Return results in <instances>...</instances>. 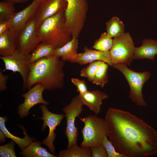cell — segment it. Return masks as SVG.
Instances as JSON below:
<instances>
[{"label":"cell","instance_id":"cell-1","mask_svg":"<svg viewBox=\"0 0 157 157\" xmlns=\"http://www.w3.org/2000/svg\"><path fill=\"white\" fill-rule=\"evenodd\" d=\"M105 120L110 132L108 137L117 152L126 157L157 155V131L129 112L109 108Z\"/></svg>","mask_w":157,"mask_h":157},{"label":"cell","instance_id":"cell-2","mask_svg":"<svg viewBox=\"0 0 157 157\" xmlns=\"http://www.w3.org/2000/svg\"><path fill=\"white\" fill-rule=\"evenodd\" d=\"M64 62L54 54L30 64V71L25 89H29L37 83L49 90L62 88L65 76Z\"/></svg>","mask_w":157,"mask_h":157},{"label":"cell","instance_id":"cell-3","mask_svg":"<svg viewBox=\"0 0 157 157\" xmlns=\"http://www.w3.org/2000/svg\"><path fill=\"white\" fill-rule=\"evenodd\" d=\"M65 11H61L45 19L37 28L40 42L60 47L72 39L65 26Z\"/></svg>","mask_w":157,"mask_h":157},{"label":"cell","instance_id":"cell-4","mask_svg":"<svg viewBox=\"0 0 157 157\" xmlns=\"http://www.w3.org/2000/svg\"><path fill=\"white\" fill-rule=\"evenodd\" d=\"M80 119L84 124L81 130L83 141L80 146L88 147L102 144L104 137H108L110 132L105 119L92 114Z\"/></svg>","mask_w":157,"mask_h":157},{"label":"cell","instance_id":"cell-5","mask_svg":"<svg viewBox=\"0 0 157 157\" xmlns=\"http://www.w3.org/2000/svg\"><path fill=\"white\" fill-rule=\"evenodd\" d=\"M112 67L121 72L126 79L130 90L129 97L131 101L138 106H147L143 96L142 88L144 83L151 76L150 72H136L123 64H113Z\"/></svg>","mask_w":157,"mask_h":157},{"label":"cell","instance_id":"cell-6","mask_svg":"<svg viewBox=\"0 0 157 157\" xmlns=\"http://www.w3.org/2000/svg\"><path fill=\"white\" fill-rule=\"evenodd\" d=\"M65 26L72 38H78L84 26L88 9L87 0H66Z\"/></svg>","mask_w":157,"mask_h":157},{"label":"cell","instance_id":"cell-7","mask_svg":"<svg viewBox=\"0 0 157 157\" xmlns=\"http://www.w3.org/2000/svg\"><path fill=\"white\" fill-rule=\"evenodd\" d=\"M133 39L129 32H124L114 38L110 53L113 64L130 65L134 59L135 47Z\"/></svg>","mask_w":157,"mask_h":157},{"label":"cell","instance_id":"cell-8","mask_svg":"<svg viewBox=\"0 0 157 157\" xmlns=\"http://www.w3.org/2000/svg\"><path fill=\"white\" fill-rule=\"evenodd\" d=\"M83 105L78 95L73 97L69 103L63 109L66 121L65 134L68 140L67 149L77 143L78 133V128L75 126V122L76 118L82 113Z\"/></svg>","mask_w":157,"mask_h":157},{"label":"cell","instance_id":"cell-9","mask_svg":"<svg viewBox=\"0 0 157 157\" xmlns=\"http://www.w3.org/2000/svg\"><path fill=\"white\" fill-rule=\"evenodd\" d=\"M40 42L35 15L28 22L17 37V49L29 55Z\"/></svg>","mask_w":157,"mask_h":157},{"label":"cell","instance_id":"cell-10","mask_svg":"<svg viewBox=\"0 0 157 157\" xmlns=\"http://www.w3.org/2000/svg\"><path fill=\"white\" fill-rule=\"evenodd\" d=\"M29 56V55H25L17 49L11 55L0 57L4 64L5 68L3 72L10 70L14 73L18 72L20 74L23 81L24 90H25L26 84L30 71Z\"/></svg>","mask_w":157,"mask_h":157},{"label":"cell","instance_id":"cell-11","mask_svg":"<svg viewBox=\"0 0 157 157\" xmlns=\"http://www.w3.org/2000/svg\"><path fill=\"white\" fill-rule=\"evenodd\" d=\"M40 107L42 113V116L39 118L43 121L42 130H44L47 126L49 129L47 136L43 140L42 142L47 147L51 153L54 155L56 150L53 142L56 137V133L54 131L56 126L60 124L65 116L63 114H57L51 112L49 110L46 105L43 104L41 105Z\"/></svg>","mask_w":157,"mask_h":157},{"label":"cell","instance_id":"cell-12","mask_svg":"<svg viewBox=\"0 0 157 157\" xmlns=\"http://www.w3.org/2000/svg\"><path fill=\"white\" fill-rule=\"evenodd\" d=\"M44 89L41 85L37 83L28 89V92L22 94L24 98V101L18 107V114L20 118L27 116L31 108L37 104H42L45 105L49 104L42 97V92Z\"/></svg>","mask_w":157,"mask_h":157},{"label":"cell","instance_id":"cell-13","mask_svg":"<svg viewBox=\"0 0 157 157\" xmlns=\"http://www.w3.org/2000/svg\"><path fill=\"white\" fill-rule=\"evenodd\" d=\"M40 3L34 0L23 9L15 12L8 20L9 29L14 32L17 37L28 22L35 15Z\"/></svg>","mask_w":157,"mask_h":157},{"label":"cell","instance_id":"cell-14","mask_svg":"<svg viewBox=\"0 0 157 157\" xmlns=\"http://www.w3.org/2000/svg\"><path fill=\"white\" fill-rule=\"evenodd\" d=\"M67 5L66 0H47L41 2L35 15L37 28L46 19L65 11Z\"/></svg>","mask_w":157,"mask_h":157},{"label":"cell","instance_id":"cell-15","mask_svg":"<svg viewBox=\"0 0 157 157\" xmlns=\"http://www.w3.org/2000/svg\"><path fill=\"white\" fill-rule=\"evenodd\" d=\"M85 51L78 53L74 58L69 60L71 63H77L80 65H84L91 63L94 61L100 60L103 61L111 67L112 62L110 51H102L89 49L87 47H84Z\"/></svg>","mask_w":157,"mask_h":157},{"label":"cell","instance_id":"cell-16","mask_svg":"<svg viewBox=\"0 0 157 157\" xmlns=\"http://www.w3.org/2000/svg\"><path fill=\"white\" fill-rule=\"evenodd\" d=\"M78 95L83 105L87 106L96 115L100 112L102 101L108 98L106 93L99 90L88 91Z\"/></svg>","mask_w":157,"mask_h":157},{"label":"cell","instance_id":"cell-17","mask_svg":"<svg viewBox=\"0 0 157 157\" xmlns=\"http://www.w3.org/2000/svg\"><path fill=\"white\" fill-rule=\"evenodd\" d=\"M142 45L135 48V59H147L154 60L157 54V40L146 38L142 41Z\"/></svg>","mask_w":157,"mask_h":157},{"label":"cell","instance_id":"cell-18","mask_svg":"<svg viewBox=\"0 0 157 157\" xmlns=\"http://www.w3.org/2000/svg\"><path fill=\"white\" fill-rule=\"evenodd\" d=\"M17 36L12 31H8L0 35V55L6 56L13 54L17 50Z\"/></svg>","mask_w":157,"mask_h":157},{"label":"cell","instance_id":"cell-19","mask_svg":"<svg viewBox=\"0 0 157 157\" xmlns=\"http://www.w3.org/2000/svg\"><path fill=\"white\" fill-rule=\"evenodd\" d=\"M6 117H0V129L3 133L6 138L11 139L16 144L18 145L19 147L22 150L27 147L30 144L35 140L33 138H31L27 134L24 127L22 126H19L23 131L24 137L21 138L16 136L10 133L6 128L5 122L6 121Z\"/></svg>","mask_w":157,"mask_h":157},{"label":"cell","instance_id":"cell-20","mask_svg":"<svg viewBox=\"0 0 157 157\" xmlns=\"http://www.w3.org/2000/svg\"><path fill=\"white\" fill-rule=\"evenodd\" d=\"M78 40L75 37L62 47L56 49L54 55L61 58L64 61H68L76 56L77 53Z\"/></svg>","mask_w":157,"mask_h":157},{"label":"cell","instance_id":"cell-21","mask_svg":"<svg viewBox=\"0 0 157 157\" xmlns=\"http://www.w3.org/2000/svg\"><path fill=\"white\" fill-rule=\"evenodd\" d=\"M41 143L38 141L32 142L24 148L19 154L25 157H56V156L49 152L41 147Z\"/></svg>","mask_w":157,"mask_h":157},{"label":"cell","instance_id":"cell-22","mask_svg":"<svg viewBox=\"0 0 157 157\" xmlns=\"http://www.w3.org/2000/svg\"><path fill=\"white\" fill-rule=\"evenodd\" d=\"M57 157H91L90 147H79L77 143L72 144L69 148L59 151Z\"/></svg>","mask_w":157,"mask_h":157},{"label":"cell","instance_id":"cell-23","mask_svg":"<svg viewBox=\"0 0 157 157\" xmlns=\"http://www.w3.org/2000/svg\"><path fill=\"white\" fill-rule=\"evenodd\" d=\"M55 49L51 45L40 42L30 54L29 63H33L42 58L54 55Z\"/></svg>","mask_w":157,"mask_h":157},{"label":"cell","instance_id":"cell-24","mask_svg":"<svg viewBox=\"0 0 157 157\" xmlns=\"http://www.w3.org/2000/svg\"><path fill=\"white\" fill-rule=\"evenodd\" d=\"M107 33L111 38H115L124 32L123 22L117 16L113 17L106 23Z\"/></svg>","mask_w":157,"mask_h":157},{"label":"cell","instance_id":"cell-25","mask_svg":"<svg viewBox=\"0 0 157 157\" xmlns=\"http://www.w3.org/2000/svg\"><path fill=\"white\" fill-rule=\"evenodd\" d=\"M109 65L107 63L100 61L94 79L92 82L97 85H99L101 88L108 83V69Z\"/></svg>","mask_w":157,"mask_h":157},{"label":"cell","instance_id":"cell-26","mask_svg":"<svg viewBox=\"0 0 157 157\" xmlns=\"http://www.w3.org/2000/svg\"><path fill=\"white\" fill-rule=\"evenodd\" d=\"M113 44V40L108 35L107 32H104L94 42L92 47L96 50L102 51H109Z\"/></svg>","mask_w":157,"mask_h":157},{"label":"cell","instance_id":"cell-27","mask_svg":"<svg viewBox=\"0 0 157 157\" xmlns=\"http://www.w3.org/2000/svg\"><path fill=\"white\" fill-rule=\"evenodd\" d=\"M14 3L8 1L0 2V20H9L15 12Z\"/></svg>","mask_w":157,"mask_h":157},{"label":"cell","instance_id":"cell-28","mask_svg":"<svg viewBox=\"0 0 157 157\" xmlns=\"http://www.w3.org/2000/svg\"><path fill=\"white\" fill-rule=\"evenodd\" d=\"M100 61H96L90 63L86 67L82 69L80 72V76L87 78L89 81L92 82Z\"/></svg>","mask_w":157,"mask_h":157},{"label":"cell","instance_id":"cell-29","mask_svg":"<svg viewBox=\"0 0 157 157\" xmlns=\"http://www.w3.org/2000/svg\"><path fill=\"white\" fill-rule=\"evenodd\" d=\"M102 144L105 148L108 154V157H126L124 155L116 150L112 142L105 137L103 140Z\"/></svg>","mask_w":157,"mask_h":157},{"label":"cell","instance_id":"cell-30","mask_svg":"<svg viewBox=\"0 0 157 157\" xmlns=\"http://www.w3.org/2000/svg\"><path fill=\"white\" fill-rule=\"evenodd\" d=\"M15 143L11 141L8 143L0 146V156L2 157H16L14 150Z\"/></svg>","mask_w":157,"mask_h":157},{"label":"cell","instance_id":"cell-31","mask_svg":"<svg viewBox=\"0 0 157 157\" xmlns=\"http://www.w3.org/2000/svg\"><path fill=\"white\" fill-rule=\"evenodd\" d=\"M91 157H108L107 152L102 144L90 147Z\"/></svg>","mask_w":157,"mask_h":157},{"label":"cell","instance_id":"cell-32","mask_svg":"<svg viewBox=\"0 0 157 157\" xmlns=\"http://www.w3.org/2000/svg\"><path fill=\"white\" fill-rule=\"evenodd\" d=\"M71 81L76 87L77 91L79 92V94L85 93L88 91L84 80H80L77 78H72Z\"/></svg>","mask_w":157,"mask_h":157},{"label":"cell","instance_id":"cell-33","mask_svg":"<svg viewBox=\"0 0 157 157\" xmlns=\"http://www.w3.org/2000/svg\"><path fill=\"white\" fill-rule=\"evenodd\" d=\"M8 75H4L2 72V69H0V91L2 92L7 88L6 86L7 81L8 78Z\"/></svg>","mask_w":157,"mask_h":157},{"label":"cell","instance_id":"cell-34","mask_svg":"<svg viewBox=\"0 0 157 157\" xmlns=\"http://www.w3.org/2000/svg\"><path fill=\"white\" fill-rule=\"evenodd\" d=\"M10 28L8 20H0V35L8 31Z\"/></svg>","mask_w":157,"mask_h":157},{"label":"cell","instance_id":"cell-35","mask_svg":"<svg viewBox=\"0 0 157 157\" xmlns=\"http://www.w3.org/2000/svg\"><path fill=\"white\" fill-rule=\"evenodd\" d=\"M10 2L14 4L16 3H24L27 2L28 0H4Z\"/></svg>","mask_w":157,"mask_h":157},{"label":"cell","instance_id":"cell-36","mask_svg":"<svg viewBox=\"0 0 157 157\" xmlns=\"http://www.w3.org/2000/svg\"><path fill=\"white\" fill-rule=\"evenodd\" d=\"M0 143L4 142L5 141V138H6L3 133L1 130L0 131Z\"/></svg>","mask_w":157,"mask_h":157},{"label":"cell","instance_id":"cell-37","mask_svg":"<svg viewBox=\"0 0 157 157\" xmlns=\"http://www.w3.org/2000/svg\"><path fill=\"white\" fill-rule=\"evenodd\" d=\"M39 2H44V1H45L47 0H36Z\"/></svg>","mask_w":157,"mask_h":157}]
</instances>
